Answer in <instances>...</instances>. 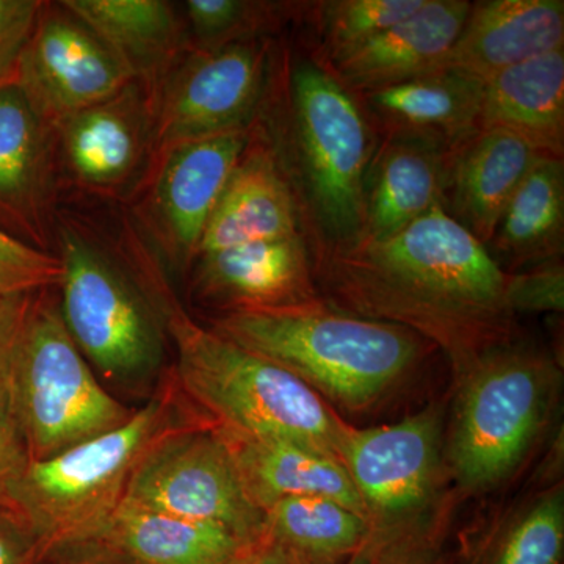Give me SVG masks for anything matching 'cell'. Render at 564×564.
Returning <instances> with one entry per match:
<instances>
[{"instance_id": "cell-1", "label": "cell", "mask_w": 564, "mask_h": 564, "mask_svg": "<svg viewBox=\"0 0 564 564\" xmlns=\"http://www.w3.org/2000/svg\"><path fill=\"white\" fill-rule=\"evenodd\" d=\"M317 276L339 310L411 329L458 373L510 339L507 272L443 207L384 239L326 245Z\"/></svg>"}, {"instance_id": "cell-2", "label": "cell", "mask_w": 564, "mask_h": 564, "mask_svg": "<svg viewBox=\"0 0 564 564\" xmlns=\"http://www.w3.org/2000/svg\"><path fill=\"white\" fill-rule=\"evenodd\" d=\"M214 332L352 411L391 392L417 366L429 343L404 326L347 313L322 300L229 311Z\"/></svg>"}, {"instance_id": "cell-3", "label": "cell", "mask_w": 564, "mask_h": 564, "mask_svg": "<svg viewBox=\"0 0 564 564\" xmlns=\"http://www.w3.org/2000/svg\"><path fill=\"white\" fill-rule=\"evenodd\" d=\"M182 389L225 432L310 445L337 456L345 423L300 378L269 359L173 313Z\"/></svg>"}, {"instance_id": "cell-4", "label": "cell", "mask_w": 564, "mask_h": 564, "mask_svg": "<svg viewBox=\"0 0 564 564\" xmlns=\"http://www.w3.org/2000/svg\"><path fill=\"white\" fill-rule=\"evenodd\" d=\"M447 458L469 492L507 480L543 432L560 372L544 355L508 343L489 348L459 372Z\"/></svg>"}, {"instance_id": "cell-5", "label": "cell", "mask_w": 564, "mask_h": 564, "mask_svg": "<svg viewBox=\"0 0 564 564\" xmlns=\"http://www.w3.org/2000/svg\"><path fill=\"white\" fill-rule=\"evenodd\" d=\"M166 406L151 400L118 429L29 463L10 500L44 554L98 543L141 456L162 437Z\"/></svg>"}, {"instance_id": "cell-6", "label": "cell", "mask_w": 564, "mask_h": 564, "mask_svg": "<svg viewBox=\"0 0 564 564\" xmlns=\"http://www.w3.org/2000/svg\"><path fill=\"white\" fill-rule=\"evenodd\" d=\"M7 377L31 463L109 433L132 415L99 383L61 307L51 303L32 304Z\"/></svg>"}, {"instance_id": "cell-7", "label": "cell", "mask_w": 564, "mask_h": 564, "mask_svg": "<svg viewBox=\"0 0 564 564\" xmlns=\"http://www.w3.org/2000/svg\"><path fill=\"white\" fill-rule=\"evenodd\" d=\"M293 109L311 204L326 245L362 234L364 184L375 154L372 129L350 90L313 62L293 73Z\"/></svg>"}, {"instance_id": "cell-8", "label": "cell", "mask_w": 564, "mask_h": 564, "mask_svg": "<svg viewBox=\"0 0 564 564\" xmlns=\"http://www.w3.org/2000/svg\"><path fill=\"white\" fill-rule=\"evenodd\" d=\"M121 503L220 525L250 544L267 538L265 513L215 429L159 437L133 467Z\"/></svg>"}, {"instance_id": "cell-9", "label": "cell", "mask_w": 564, "mask_h": 564, "mask_svg": "<svg viewBox=\"0 0 564 564\" xmlns=\"http://www.w3.org/2000/svg\"><path fill=\"white\" fill-rule=\"evenodd\" d=\"M443 417L437 408L375 429L345 426L337 458L361 497L373 540L413 534L441 473Z\"/></svg>"}, {"instance_id": "cell-10", "label": "cell", "mask_w": 564, "mask_h": 564, "mask_svg": "<svg viewBox=\"0 0 564 564\" xmlns=\"http://www.w3.org/2000/svg\"><path fill=\"white\" fill-rule=\"evenodd\" d=\"M61 247V314L82 355L115 380L152 372L161 358V344L139 296L76 234L63 231Z\"/></svg>"}, {"instance_id": "cell-11", "label": "cell", "mask_w": 564, "mask_h": 564, "mask_svg": "<svg viewBox=\"0 0 564 564\" xmlns=\"http://www.w3.org/2000/svg\"><path fill=\"white\" fill-rule=\"evenodd\" d=\"M132 74L79 20L44 13L25 43L17 85L41 121H68L113 101Z\"/></svg>"}, {"instance_id": "cell-12", "label": "cell", "mask_w": 564, "mask_h": 564, "mask_svg": "<svg viewBox=\"0 0 564 564\" xmlns=\"http://www.w3.org/2000/svg\"><path fill=\"white\" fill-rule=\"evenodd\" d=\"M265 51L254 41L193 54L163 90L159 143L245 131L261 98Z\"/></svg>"}, {"instance_id": "cell-13", "label": "cell", "mask_w": 564, "mask_h": 564, "mask_svg": "<svg viewBox=\"0 0 564 564\" xmlns=\"http://www.w3.org/2000/svg\"><path fill=\"white\" fill-rule=\"evenodd\" d=\"M544 152L507 129H480L451 151L443 209L491 242L511 196Z\"/></svg>"}, {"instance_id": "cell-14", "label": "cell", "mask_w": 564, "mask_h": 564, "mask_svg": "<svg viewBox=\"0 0 564 564\" xmlns=\"http://www.w3.org/2000/svg\"><path fill=\"white\" fill-rule=\"evenodd\" d=\"M203 295L229 311L274 310L317 302L310 252L300 234L199 256Z\"/></svg>"}, {"instance_id": "cell-15", "label": "cell", "mask_w": 564, "mask_h": 564, "mask_svg": "<svg viewBox=\"0 0 564 564\" xmlns=\"http://www.w3.org/2000/svg\"><path fill=\"white\" fill-rule=\"evenodd\" d=\"M563 0H485L469 14L441 69L485 80L499 70L562 50Z\"/></svg>"}, {"instance_id": "cell-16", "label": "cell", "mask_w": 564, "mask_h": 564, "mask_svg": "<svg viewBox=\"0 0 564 564\" xmlns=\"http://www.w3.org/2000/svg\"><path fill=\"white\" fill-rule=\"evenodd\" d=\"M469 10L466 0H425L413 17L334 62L337 79L367 93L440 70Z\"/></svg>"}, {"instance_id": "cell-17", "label": "cell", "mask_w": 564, "mask_h": 564, "mask_svg": "<svg viewBox=\"0 0 564 564\" xmlns=\"http://www.w3.org/2000/svg\"><path fill=\"white\" fill-rule=\"evenodd\" d=\"M448 158L432 141L389 137L367 172L361 236L384 239L443 207Z\"/></svg>"}, {"instance_id": "cell-18", "label": "cell", "mask_w": 564, "mask_h": 564, "mask_svg": "<svg viewBox=\"0 0 564 564\" xmlns=\"http://www.w3.org/2000/svg\"><path fill=\"white\" fill-rule=\"evenodd\" d=\"M481 91L484 80L441 69L364 95L389 137L432 141L452 151L480 131Z\"/></svg>"}, {"instance_id": "cell-19", "label": "cell", "mask_w": 564, "mask_h": 564, "mask_svg": "<svg viewBox=\"0 0 564 564\" xmlns=\"http://www.w3.org/2000/svg\"><path fill=\"white\" fill-rule=\"evenodd\" d=\"M43 124L17 82L0 87V229L40 250L50 173Z\"/></svg>"}, {"instance_id": "cell-20", "label": "cell", "mask_w": 564, "mask_h": 564, "mask_svg": "<svg viewBox=\"0 0 564 564\" xmlns=\"http://www.w3.org/2000/svg\"><path fill=\"white\" fill-rule=\"evenodd\" d=\"M248 147L245 131L181 141L166 148L158 204L174 242L198 251L215 204Z\"/></svg>"}, {"instance_id": "cell-21", "label": "cell", "mask_w": 564, "mask_h": 564, "mask_svg": "<svg viewBox=\"0 0 564 564\" xmlns=\"http://www.w3.org/2000/svg\"><path fill=\"white\" fill-rule=\"evenodd\" d=\"M215 430L228 444L251 499L263 513L278 500L326 497L367 518L361 497L336 455L310 445Z\"/></svg>"}, {"instance_id": "cell-22", "label": "cell", "mask_w": 564, "mask_h": 564, "mask_svg": "<svg viewBox=\"0 0 564 564\" xmlns=\"http://www.w3.org/2000/svg\"><path fill=\"white\" fill-rule=\"evenodd\" d=\"M507 129L544 154L563 158L564 47L484 80L480 129Z\"/></svg>"}, {"instance_id": "cell-23", "label": "cell", "mask_w": 564, "mask_h": 564, "mask_svg": "<svg viewBox=\"0 0 564 564\" xmlns=\"http://www.w3.org/2000/svg\"><path fill=\"white\" fill-rule=\"evenodd\" d=\"M296 234L299 209L288 182L269 155L252 154L229 177L196 254Z\"/></svg>"}, {"instance_id": "cell-24", "label": "cell", "mask_w": 564, "mask_h": 564, "mask_svg": "<svg viewBox=\"0 0 564 564\" xmlns=\"http://www.w3.org/2000/svg\"><path fill=\"white\" fill-rule=\"evenodd\" d=\"M98 544L132 564H236L259 543L220 525L121 503Z\"/></svg>"}, {"instance_id": "cell-25", "label": "cell", "mask_w": 564, "mask_h": 564, "mask_svg": "<svg viewBox=\"0 0 564 564\" xmlns=\"http://www.w3.org/2000/svg\"><path fill=\"white\" fill-rule=\"evenodd\" d=\"M563 239V158L544 154L511 196L486 248L500 269L525 270L562 259Z\"/></svg>"}, {"instance_id": "cell-26", "label": "cell", "mask_w": 564, "mask_h": 564, "mask_svg": "<svg viewBox=\"0 0 564 564\" xmlns=\"http://www.w3.org/2000/svg\"><path fill=\"white\" fill-rule=\"evenodd\" d=\"M265 536L293 564H337L373 541L369 519L326 497H291L265 510Z\"/></svg>"}, {"instance_id": "cell-27", "label": "cell", "mask_w": 564, "mask_h": 564, "mask_svg": "<svg viewBox=\"0 0 564 564\" xmlns=\"http://www.w3.org/2000/svg\"><path fill=\"white\" fill-rule=\"evenodd\" d=\"M62 6L131 74L165 58L180 36L172 6L161 0H66Z\"/></svg>"}, {"instance_id": "cell-28", "label": "cell", "mask_w": 564, "mask_h": 564, "mask_svg": "<svg viewBox=\"0 0 564 564\" xmlns=\"http://www.w3.org/2000/svg\"><path fill=\"white\" fill-rule=\"evenodd\" d=\"M110 102L65 121V151L70 166L88 184H115L128 176L137 158L132 122Z\"/></svg>"}, {"instance_id": "cell-29", "label": "cell", "mask_w": 564, "mask_h": 564, "mask_svg": "<svg viewBox=\"0 0 564 564\" xmlns=\"http://www.w3.org/2000/svg\"><path fill=\"white\" fill-rule=\"evenodd\" d=\"M563 555L564 494L554 486L511 516L485 564H562Z\"/></svg>"}, {"instance_id": "cell-30", "label": "cell", "mask_w": 564, "mask_h": 564, "mask_svg": "<svg viewBox=\"0 0 564 564\" xmlns=\"http://www.w3.org/2000/svg\"><path fill=\"white\" fill-rule=\"evenodd\" d=\"M425 0H339L323 3V35L332 61L413 17Z\"/></svg>"}, {"instance_id": "cell-31", "label": "cell", "mask_w": 564, "mask_h": 564, "mask_svg": "<svg viewBox=\"0 0 564 564\" xmlns=\"http://www.w3.org/2000/svg\"><path fill=\"white\" fill-rule=\"evenodd\" d=\"M272 3L243 0H188L185 13L203 50L251 41L250 35L270 18Z\"/></svg>"}, {"instance_id": "cell-32", "label": "cell", "mask_w": 564, "mask_h": 564, "mask_svg": "<svg viewBox=\"0 0 564 564\" xmlns=\"http://www.w3.org/2000/svg\"><path fill=\"white\" fill-rule=\"evenodd\" d=\"M61 258L14 239L0 229V295L31 296L61 285Z\"/></svg>"}, {"instance_id": "cell-33", "label": "cell", "mask_w": 564, "mask_h": 564, "mask_svg": "<svg viewBox=\"0 0 564 564\" xmlns=\"http://www.w3.org/2000/svg\"><path fill=\"white\" fill-rule=\"evenodd\" d=\"M505 296L511 313H563L564 270L562 259L507 273Z\"/></svg>"}, {"instance_id": "cell-34", "label": "cell", "mask_w": 564, "mask_h": 564, "mask_svg": "<svg viewBox=\"0 0 564 564\" xmlns=\"http://www.w3.org/2000/svg\"><path fill=\"white\" fill-rule=\"evenodd\" d=\"M41 10L36 0H0V87L17 82L18 61Z\"/></svg>"}, {"instance_id": "cell-35", "label": "cell", "mask_w": 564, "mask_h": 564, "mask_svg": "<svg viewBox=\"0 0 564 564\" xmlns=\"http://www.w3.org/2000/svg\"><path fill=\"white\" fill-rule=\"evenodd\" d=\"M29 463L31 459L14 413L9 377L0 370V500H10L11 491Z\"/></svg>"}, {"instance_id": "cell-36", "label": "cell", "mask_w": 564, "mask_h": 564, "mask_svg": "<svg viewBox=\"0 0 564 564\" xmlns=\"http://www.w3.org/2000/svg\"><path fill=\"white\" fill-rule=\"evenodd\" d=\"M373 543V564H445L432 545L415 533Z\"/></svg>"}, {"instance_id": "cell-37", "label": "cell", "mask_w": 564, "mask_h": 564, "mask_svg": "<svg viewBox=\"0 0 564 564\" xmlns=\"http://www.w3.org/2000/svg\"><path fill=\"white\" fill-rule=\"evenodd\" d=\"M31 307V296L0 295V370L6 375Z\"/></svg>"}, {"instance_id": "cell-38", "label": "cell", "mask_w": 564, "mask_h": 564, "mask_svg": "<svg viewBox=\"0 0 564 564\" xmlns=\"http://www.w3.org/2000/svg\"><path fill=\"white\" fill-rule=\"evenodd\" d=\"M44 556L31 530L0 521V564H33Z\"/></svg>"}, {"instance_id": "cell-39", "label": "cell", "mask_w": 564, "mask_h": 564, "mask_svg": "<svg viewBox=\"0 0 564 564\" xmlns=\"http://www.w3.org/2000/svg\"><path fill=\"white\" fill-rule=\"evenodd\" d=\"M236 564H293L288 554L272 543L269 538L254 545L247 555Z\"/></svg>"}, {"instance_id": "cell-40", "label": "cell", "mask_w": 564, "mask_h": 564, "mask_svg": "<svg viewBox=\"0 0 564 564\" xmlns=\"http://www.w3.org/2000/svg\"><path fill=\"white\" fill-rule=\"evenodd\" d=\"M82 564H132L128 560L122 558L117 552L110 551L109 547H93L90 552L85 554Z\"/></svg>"}, {"instance_id": "cell-41", "label": "cell", "mask_w": 564, "mask_h": 564, "mask_svg": "<svg viewBox=\"0 0 564 564\" xmlns=\"http://www.w3.org/2000/svg\"><path fill=\"white\" fill-rule=\"evenodd\" d=\"M375 543L367 544L361 551L356 552L350 558L345 560L343 563L337 564H373Z\"/></svg>"}, {"instance_id": "cell-42", "label": "cell", "mask_w": 564, "mask_h": 564, "mask_svg": "<svg viewBox=\"0 0 564 564\" xmlns=\"http://www.w3.org/2000/svg\"><path fill=\"white\" fill-rule=\"evenodd\" d=\"M50 555H47V556H50ZM47 556H44V558H41L40 562L33 563V564H46ZM80 558H82V555L73 556V558H66V560H63V562H58V563H54V564H80Z\"/></svg>"}]
</instances>
